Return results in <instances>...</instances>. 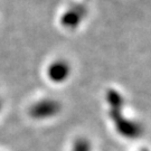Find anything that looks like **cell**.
<instances>
[{
	"instance_id": "cell-1",
	"label": "cell",
	"mask_w": 151,
	"mask_h": 151,
	"mask_svg": "<svg viewBox=\"0 0 151 151\" xmlns=\"http://www.w3.org/2000/svg\"><path fill=\"white\" fill-rule=\"evenodd\" d=\"M73 151H90V146L85 142H80L76 145Z\"/></svg>"
}]
</instances>
